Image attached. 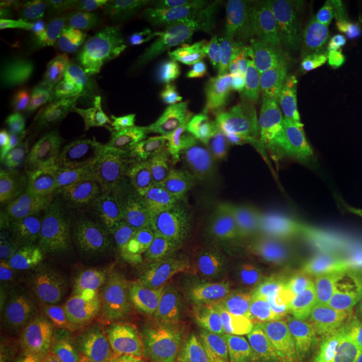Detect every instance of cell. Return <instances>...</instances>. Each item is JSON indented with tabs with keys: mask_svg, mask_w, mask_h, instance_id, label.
Listing matches in <instances>:
<instances>
[{
	"mask_svg": "<svg viewBox=\"0 0 362 362\" xmlns=\"http://www.w3.org/2000/svg\"><path fill=\"white\" fill-rule=\"evenodd\" d=\"M362 17V0H280L259 19L260 34L287 56L307 54L336 39Z\"/></svg>",
	"mask_w": 362,
	"mask_h": 362,
	"instance_id": "cell-4",
	"label": "cell"
},
{
	"mask_svg": "<svg viewBox=\"0 0 362 362\" xmlns=\"http://www.w3.org/2000/svg\"><path fill=\"white\" fill-rule=\"evenodd\" d=\"M203 242L208 238H193L126 257L94 285L89 296L90 319L110 322L155 302L171 284L183 277L194 250Z\"/></svg>",
	"mask_w": 362,
	"mask_h": 362,
	"instance_id": "cell-3",
	"label": "cell"
},
{
	"mask_svg": "<svg viewBox=\"0 0 362 362\" xmlns=\"http://www.w3.org/2000/svg\"><path fill=\"white\" fill-rule=\"evenodd\" d=\"M25 332L16 324H2L0 327V362H19L24 352Z\"/></svg>",
	"mask_w": 362,
	"mask_h": 362,
	"instance_id": "cell-27",
	"label": "cell"
},
{
	"mask_svg": "<svg viewBox=\"0 0 362 362\" xmlns=\"http://www.w3.org/2000/svg\"><path fill=\"white\" fill-rule=\"evenodd\" d=\"M116 64L112 57L103 49H96L81 56V67L76 79L83 84L86 93H94L112 78Z\"/></svg>",
	"mask_w": 362,
	"mask_h": 362,
	"instance_id": "cell-23",
	"label": "cell"
},
{
	"mask_svg": "<svg viewBox=\"0 0 362 362\" xmlns=\"http://www.w3.org/2000/svg\"><path fill=\"white\" fill-rule=\"evenodd\" d=\"M86 161L64 146H33L7 158L2 168V210L11 220L47 216L74 200Z\"/></svg>",
	"mask_w": 362,
	"mask_h": 362,
	"instance_id": "cell-2",
	"label": "cell"
},
{
	"mask_svg": "<svg viewBox=\"0 0 362 362\" xmlns=\"http://www.w3.org/2000/svg\"><path fill=\"white\" fill-rule=\"evenodd\" d=\"M279 317L282 325L297 327V325L327 319L337 314L339 285L325 284L302 292H288L285 288H279Z\"/></svg>",
	"mask_w": 362,
	"mask_h": 362,
	"instance_id": "cell-18",
	"label": "cell"
},
{
	"mask_svg": "<svg viewBox=\"0 0 362 362\" xmlns=\"http://www.w3.org/2000/svg\"><path fill=\"white\" fill-rule=\"evenodd\" d=\"M362 349V317L332 315L297 327L282 325L265 362H344Z\"/></svg>",
	"mask_w": 362,
	"mask_h": 362,
	"instance_id": "cell-9",
	"label": "cell"
},
{
	"mask_svg": "<svg viewBox=\"0 0 362 362\" xmlns=\"http://www.w3.org/2000/svg\"><path fill=\"white\" fill-rule=\"evenodd\" d=\"M131 225L111 216L94 214L81 225L76 253L67 270L69 282H81L88 279L107 262L123 253Z\"/></svg>",
	"mask_w": 362,
	"mask_h": 362,
	"instance_id": "cell-14",
	"label": "cell"
},
{
	"mask_svg": "<svg viewBox=\"0 0 362 362\" xmlns=\"http://www.w3.org/2000/svg\"><path fill=\"white\" fill-rule=\"evenodd\" d=\"M200 237L210 240L202 220L175 203L158 198L133 221L121 255L126 259Z\"/></svg>",
	"mask_w": 362,
	"mask_h": 362,
	"instance_id": "cell-13",
	"label": "cell"
},
{
	"mask_svg": "<svg viewBox=\"0 0 362 362\" xmlns=\"http://www.w3.org/2000/svg\"><path fill=\"white\" fill-rule=\"evenodd\" d=\"M117 21V2L81 0L54 7L45 24L54 47L72 56L74 51H89L106 44Z\"/></svg>",
	"mask_w": 362,
	"mask_h": 362,
	"instance_id": "cell-11",
	"label": "cell"
},
{
	"mask_svg": "<svg viewBox=\"0 0 362 362\" xmlns=\"http://www.w3.org/2000/svg\"><path fill=\"white\" fill-rule=\"evenodd\" d=\"M175 160L176 153L168 134L143 136L117 161L115 180L98 214L133 225L158 200Z\"/></svg>",
	"mask_w": 362,
	"mask_h": 362,
	"instance_id": "cell-6",
	"label": "cell"
},
{
	"mask_svg": "<svg viewBox=\"0 0 362 362\" xmlns=\"http://www.w3.org/2000/svg\"><path fill=\"white\" fill-rule=\"evenodd\" d=\"M216 94V84L205 76L165 66L146 99L143 117L161 133H181L193 128L211 106Z\"/></svg>",
	"mask_w": 362,
	"mask_h": 362,
	"instance_id": "cell-8",
	"label": "cell"
},
{
	"mask_svg": "<svg viewBox=\"0 0 362 362\" xmlns=\"http://www.w3.org/2000/svg\"><path fill=\"white\" fill-rule=\"evenodd\" d=\"M30 35L25 22L21 21H0V40L2 47H24Z\"/></svg>",
	"mask_w": 362,
	"mask_h": 362,
	"instance_id": "cell-28",
	"label": "cell"
},
{
	"mask_svg": "<svg viewBox=\"0 0 362 362\" xmlns=\"http://www.w3.org/2000/svg\"><path fill=\"white\" fill-rule=\"evenodd\" d=\"M183 280L202 288L211 307V325L218 327L235 317H262L280 329V304L262 282L253 265L252 240H240L235 247V265L220 272H203L188 267Z\"/></svg>",
	"mask_w": 362,
	"mask_h": 362,
	"instance_id": "cell-5",
	"label": "cell"
},
{
	"mask_svg": "<svg viewBox=\"0 0 362 362\" xmlns=\"http://www.w3.org/2000/svg\"><path fill=\"white\" fill-rule=\"evenodd\" d=\"M78 238L66 221H52L37 233L34 240L30 262L39 280H49L66 275L76 253Z\"/></svg>",
	"mask_w": 362,
	"mask_h": 362,
	"instance_id": "cell-17",
	"label": "cell"
},
{
	"mask_svg": "<svg viewBox=\"0 0 362 362\" xmlns=\"http://www.w3.org/2000/svg\"><path fill=\"white\" fill-rule=\"evenodd\" d=\"M47 362H72V352H71V349L57 352V354L52 356Z\"/></svg>",
	"mask_w": 362,
	"mask_h": 362,
	"instance_id": "cell-30",
	"label": "cell"
},
{
	"mask_svg": "<svg viewBox=\"0 0 362 362\" xmlns=\"http://www.w3.org/2000/svg\"><path fill=\"white\" fill-rule=\"evenodd\" d=\"M320 104L329 115H347L362 107V72L354 78L341 79L327 86Z\"/></svg>",
	"mask_w": 362,
	"mask_h": 362,
	"instance_id": "cell-22",
	"label": "cell"
},
{
	"mask_svg": "<svg viewBox=\"0 0 362 362\" xmlns=\"http://www.w3.org/2000/svg\"><path fill=\"white\" fill-rule=\"evenodd\" d=\"M250 44L232 30L189 29L170 35V66L200 76H220L238 69L250 56Z\"/></svg>",
	"mask_w": 362,
	"mask_h": 362,
	"instance_id": "cell-10",
	"label": "cell"
},
{
	"mask_svg": "<svg viewBox=\"0 0 362 362\" xmlns=\"http://www.w3.org/2000/svg\"><path fill=\"white\" fill-rule=\"evenodd\" d=\"M317 115L296 66H267L228 90L192 138L200 165L221 189L247 185L257 165L296 143Z\"/></svg>",
	"mask_w": 362,
	"mask_h": 362,
	"instance_id": "cell-1",
	"label": "cell"
},
{
	"mask_svg": "<svg viewBox=\"0 0 362 362\" xmlns=\"http://www.w3.org/2000/svg\"><path fill=\"white\" fill-rule=\"evenodd\" d=\"M269 0H203L197 2L188 24L194 29L228 30L248 19L264 16Z\"/></svg>",
	"mask_w": 362,
	"mask_h": 362,
	"instance_id": "cell-19",
	"label": "cell"
},
{
	"mask_svg": "<svg viewBox=\"0 0 362 362\" xmlns=\"http://www.w3.org/2000/svg\"><path fill=\"white\" fill-rule=\"evenodd\" d=\"M66 329L54 334H35L25 330V344L19 362H47L57 354V349L66 339Z\"/></svg>",
	"mask_w": 362,
	"mask_h": 362,
	"instance_id": "cell-24",
	"label": "cell"
},
{
	"mask_svg": "<svg viewBox=\"0 0 362 362\" xmlns=\"http://www.w3.org/2000/svg\"><path fill=\"white\" fill-rule=\"evenodd\" d=\"M344 362H362V349L354 352V354H351Z\"/></svg>",
	"mask_w": 362,
	"mask_h": 362,
	"instance_id": "cell-31",
	"label": "cell"
},
{
	"mask_svg": "<svg viewBox=\"0 0 362 362\" xmlns=\"http://www.w3.org/2000/svg\"><path fill=\"white\" fill-rule=\"evenodd\" d=\"M166 362H265V361L253 359V357L243 354L237 346H233L232 349H225V347H198V349H189L187 352H181V354Z\"/></svg>",
	"mask_w": 362,
	"mask_h": 362,
	"instance_id": "cell-26",
	"label": "cell"
},
{
	"mask_svg": "<svg viewBox=\"0 0 362 362\" xmlns=\"http://www.w3.org/2000/svg\"><path fill=\"white\" fill-rule=\"evenodd\" d=\"M13 309L17 310L29 332L54 334L64 329L62 293L51 282L37 280L22 288L13 300Z\"/></svg>",
	"mask_w": 362,
	"mask_h": 362,
	"instance_id": "cell-16",
	"label": "cell"
},
{
	"mask_svg": "<svg viewBox=\"0 0 362 362\" xmlns=\"http://www.w3.org/2000/svg\"><path fill=\"white\" fill-rule=\"evenodd\" d=\"M359 163H362V126L342 148L341 155L337 158V168L349 170L352 166L359 165Z\"/></svg>",
	"mask_w": 362,
	"mask_h": 362,
	"instance_id": "cell-29",
	"label": "cell"
},
{
	"mask_svg": "<svg viewBox=\"0 0 362 362\" xmlns=\"http://www.w3.org/2000/svg\"><path fill=\"white\" fill-rule=\"evenodd\" d=\"M158 198L175 203L202 220L208 237L225 223L226 208L221 188L200 163L176 156Z\"/></svg>",
	"mask_w": 362,
	"mask_h": 362,
	"instance_id": "cell-12",
	"label": "cell"
},
{
	"mask_svg": "<svg viewBox=\"0 0 362 362\" xmlns=\"http://www.w3.org/2000/svg\"><path fill=\"white\" fill-rule=\"evenodd\" d=\"M356 37H357V40H359V42L362 44V25L359 27V29H357V35H356Z\"/></svg>",
	"mask_w": 362,
	"mask_h": 362,
	"instance_id": "cell-32",
	"label": "cell"
},
{
	"mask_svg": "<svg viewBox=\"0 0 362 362\" xmlns=\"http://www.w3.org/2000/svg\"><path fill=\"white\" fill-rule=\"evenodd\" d=\"M197 2L193 0H123L117 2L119 21L129 34L144 37L188 22Z\"/></svg>",
	"mask_w": 362,
	"mask_h": 362,
	"instance_id": "cell-15",
	"label": "cell"
},
{
	"mask_svg": "<svg viewBox=\"0 0 362 362\" xmlns=\"http://www.w3.org/2000/svg\"><path fill=\"white\" fill-rule=\"evenodd\" d=\"M54 7L47 2L37 0H8L0 4V21H21L29 22H45L49 21Z\"/></svg>",
	"mask_w": 362,
	"mask_h": 362,
	"instance_id": "cell-25",
	"label": "cell"
},
{
	"mask_svg": "<svg viewBox=\"0 0 362 362\" xmlns=\"http://www.w3.org/2000/svg\"><path fill=\"white\" fill-rule=\"evenodd\" d=\"M81 67V56L64 54L59 49L45 47H0V72L12 74L17 71H49L76 78Z\"/></svg>",
	"mask_w": 362,
	"mask_h": 362,
	"instance_id": "cell-20",
	"label": "cell"
},
{
	"mask_svg": "<svg viewBox=\"0 0 362 362\" xmlns=\"http://www.w3.org/2000/svg\"><path fill=\"white\" fill-rule=\"evenodd\" d=\"M156 346L141 327H128L107 339L86 362H155Z\"/></svg>",
	"mask_w": 362,
	"mask_h": 362,
	"instance_id": "cell-21",
	"label": "cell"
},
{
	"mask_svg": "<svg viewBox=\"0 0 362 362\" xmlns=\"http://www.w3.org/2000/svg\"><path fill=\"white\" fill-rule=\"evenodd\" d=\"M168 51L170 37L144 40L129 49L116 64L112 78L94 93H88L84 99L88 110L99 119L134 115L166 66Z\"/></svg>",
	"mask_w": 362,
	"mask_h": 362,
	"instance_id": "cell-7",
	"label": "cell"
}]
</instances>
